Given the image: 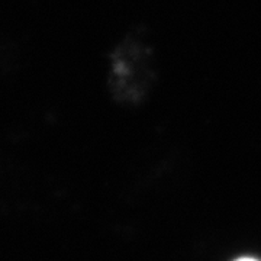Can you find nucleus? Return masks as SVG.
<instances>
[{
    "mask_svg": "<svg viewBox=\"0 0 261 261\" xmlns=\"http://www.w3.org/2000/svg\"><path fill=\"white\" fill-rule=\"evenodd\" d=\"M235 261H258V260L251 258V257H243V258H238V260H235Z\"/></svg>",
    "mask_w": 261,
    "mask_h": 261,
    "instance_id": "2",
    "label": "nucleus"
},
{
    "mask_svg": "<svg viewBox=\"0 0 261 261\" xmlns=\"http://www.w3.org/2000/svg\"><path fill=\"white\" fill-rule=\"evenodd\" d=\"M157 53L145 35L130 34L121 39L112 54L113 89L123 97L145 93L155 74Z\"/></svg>",
    "mask_w": 261,
    "mask_h": 261,
    "instance_id": "1",
    "label": "nucleus"
}]
</instances>
